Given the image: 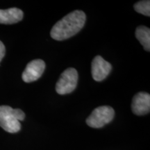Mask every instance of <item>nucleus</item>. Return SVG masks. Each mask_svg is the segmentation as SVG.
Instances as JSON below:
<instances>
[{"mask_svg":"<svg viewBox=\"0 0 150 150\" xmlns=\"http://www.w3.org/2000/svg\"><path fill=\"white\" fill-rule=\"evenodd\" d=\"M136 37L145 50L150 51V29L145 26H139L136 29Z\"/></svg>","mask_w":150,"mask_h":150,"instance_id":"9","label":"nucleus"},{"mask_svg":"<svg viewBox=\"0 0 150 150\" xmlns=\"http://www.w3.org/2000/svg\"><path fill=\"white\" fill-rule=\"evenodd\" d=\"M45 70V63L41 59H35L28 63L22 73V78L26 83L35 81L41 77Z\"/></svg>","mask_w":150,"mask_h":150,"instance_id":"6","label":"nucleus"},{"mask_svg":"<svg viewBox=\"0 0 150 150\" xmlns=\"http://www.w3.org/2000/svg\"><path fill=\"white\" fill-rule=\"evenodd\" d=\"M112 65L103 59L101 56L94 58L91 63V74L93 79L96 81H102L110 74Z\"/></svg>","mask_w":150,"mask_h":150,"instance_id":"5","label":"nucleus"},{"mask_svg":"<svg viewBox=\"0 0 150 150\" xmlns=\"http://www.w3.org/2000/svg\"><path fill=\"white\" fill-rule=\"evenodd\" d=\"M86 20V16L83 11H72L54 24L50 32L51 37L59 41L67 40L79 32Z\"/></svg>","mask_w":150,"mask_h":150,"instance_id":"1","label":"nucleus"},{"mask_svg":"<svg viewBox=\"0 0 150 150\" xmlns=\"http://www.w3.org/2000/svg\"><path fill=\"white\" fill-rule=\"evenodd\" d=\"M24 16L23 11L18 8L0 9V24H12L20 22Z\"/></svg>","mask_w":150,"mask_h":150,"instance_id":"8","label":"nucleus"},{"mask_svg":"<svg viewBox=\"0 0 150 150\" xmlns=\"http://www.w3.org/2000/svg\"><path fill=\"white\" fill-rule=\"evenodd\" d=\"M131 109L135 115H144L150 111V95L145 92H140L134 95Z\"/></svg>","mask_w":150,"mask_h":150,"instance_id":"7","label":"nucleus"},{"mask_svg":"<svg viewBox=\"0 0 150 150\" xmlns=\"http://www.w3.org/2000/svg\"><path fill=\"white\" fill-rule=\"evenodd\" d=\"M134 8L138 13L147 17L150 16V1L149 0L138 1L134 4Z\"/></svg>","mask_w":150,"mask_h":150,"instance_id":"10","label":"nucleus"},{"mask_svg":"<svg viewBox=\"0 0 150 150\" xmlns=\"http://www.w3.org/2000/svg\"><path fill=\"white\" fill-rule=\"evenodd\" d=\"M78 78L77 71L72 67L67 68L62 73L56 83V93L59 95H67L72 93L77 85Z\"/></svg>","mask_w":150,"mask_h":150,"instance_id":"4","label":"nucleus"},{"mask_svg":"<svg viewBox=\"0 0 150 150\" xmlns=\"http://www.w3.org/2000/svg\"><path fill=\"white\" fill-rule=\"evenodd\" d=\"M115 116V110L108 106L95 108L86 119V124L92 128H101L110 122Z\"/></svg>","mask_w":150,"mask_h":150,"instance_id":"3","label":"nucleus"},{"mask_svg":"<svg viewBox=\"0 0 150 150\" xmlns=\"http://www.w3.org/2000/svg\"><path fill=\"white\" fill-rule=\"evenodd\" d=\"M6 53V49L4 45L3 44V42L1 41H0V62L1 61V60L4 58V56L5 55Z\"/></svg>","mask_w":150,"mask_h":150,"instance_id":"11","label":"nucleus"},{"mask_svg":"<svg viewBox=\"0 0 150 150\" xmlns=\"http://www.w3.org/2000/svg\"><path fill=\"white\" fill-rule=\"evenodd\" d=\"M25 117L24 112L20 109H14L8 106H0V127L11 134L18 132Z\"/></svg>","mask_w":150,"mask_h":150,"instance_id":"2","label":"nucleus"}]
</instances>
